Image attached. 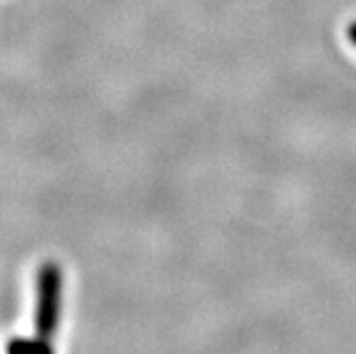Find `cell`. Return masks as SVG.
I'll list each match as a JSON object with an SVG mask.
<instances>
[{"label":"cell","instance_id":"6da1fadb","mask_svg":"<svg viewBox=\"0 0 356 354\" xmlns=\"http://www.w3.org/2000/svg\"><path fill=\"white\" fill-rule=\"evenodd\" d=\"M62 307V271L56 263H45L37 275V312H35V329L37 337L51 341Z\"/></svg>","mask_w":356,"mask_h":354},{"label":"cell","instance_id":"7a4b0ae2","mask_svg":"<svg viewBox=\"0 0 356 354\" xmlns=\"http://www.w3.org/2000/svg\"><path fill=\"white\" fill-rule=\"evenodd\" d=\"M5 354H54V346H51V341L39 339L37 335H35V339L13 337L7 341Z\"/></svg>","mask_w":356,"mask_h":354},{"label":"cell","instance_id":"3957f363","mask_svg":"<svg viewBox=\"0 0 356 354\" xmlns=\"http://www.w3.org/2000/svg\"><path fill=\"white\" fill-rule=\"evenodd\" d=\"M346 37H348V41L356 47V19L348 24V28H346Z\"/></svg>","mask_w":356,"mask_h":354}]
</instances>
